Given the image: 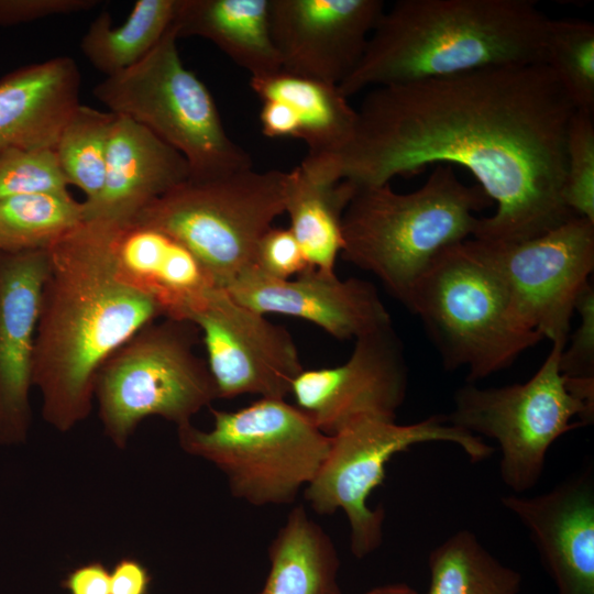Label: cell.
<instances>
[{"instance_id":"31","label":"cell","mask_w":594,"mask_h":594,"mask_svg":"<svg viewBox=\"0 0 594 594\" xmlns=\"http://www.w3.org/2000/svg\"><path fill=\"white\" fill-rule=\"evenodd\" d=\"M563 201L575 216L594 222V118L575 111L566 133Z\"/></svg>"},{"instance_id":"7","label":"cell","mask_w":594,"mask_h":594,"mask_svg":"<svg viewBox=\"0 0 594 594\" xmlns=\"http://www.w3.org/2000/svg\"><path fill=\"white\" fill-rule=\"evenodd\" d=\"M173 25L139 63L105 77L94 96L107 110L142 124L179 152L190 179H210L253 167L228 135L212 95L185 67Z\"/></svg>"},{"instance_id":"30","label":"cell","mask_w":594,"mask_h":594,"mask_svg":"<svg viewBox=\"0 0 594 594\" xmlns=\"http://www.w3.org/2000/svg\"><path fill=\"white\" fill-rule=\"evenodd\" d=\"M543 64L576 111L594 113V24L583 19H549Z\"/></svg>"},{"instance_id":"29","label":"cell","mask_w":594,"mask_h":594,"mask_svg":"<svg viewBox=\"0 0 594 594\" xmlns=\"http://www.w3.org/2000/svg\"><path fill=\"white\" fill-rule=\"evenodd\" d=\"M116 114L79 105L55 144L54 151L68 183L79 188L94 204L99 197L106 173L108 143Z\"/></svg>"},{"instance_id":"16","label":"cell","mask_w":594,"mask_h":594,"mask_svg":"<svg viewBox=\"0 0 594 594\" xmlns=\"http://www.w3.org/2000/svg\"><path fill=\"white\" fill-rule=\"evenodd\" d=\"M240 304L262 314L307 320L339 340L358 339L392 324L376 287L356 277L340 279L312 267L277 279L255 266L226 287Z\"/></svg>"},{"instance_id":"10","label":"cell","mask_w":594,"mask_h":594,"mask_svg":"<svg viewBox=\"0 0 594 594\" xmlns=\"http://www.w3.org/2000/svg\"><path fill=\"white\" fill-rule=\"evenodd\" d=\"M566 342L554 341L540 369L527 382L480 388L468 383L454 394L448 421L497 441L499 475L514 493L540 480L546 455L562 435L594 417V397L572 388L559 367Z\"/></svg>"},{"instance_id":"20","label":"cell","mask_w":594,"mask_h":594,"mask_svg":"<svg viewBox=\"0 0 594 594\" xmlns=\"http://www.w3.org/2000/svg\"><path fill=\"white\" fill-rule=\"evenodd\" d=\"M189 177L188 163L179 152L142 124L116 114L103 186L94 204H84L85 220L132 219Z\"/></svg>"},{"instance_id":"27","label":"cell","mask_w":594,"mask_h":594,"mask_svg":"<svg viewBox=\"0 0 594 594\" xmlns=\"http://www.w3.org/2000/svg\"><path fill=\"white\" fill-rule=\"evenodd\" d=\"M427 594H517L521 574L501 563L470 530H460L428 558Z\"/></svg>"},{"instance_id":"32","label":"cell","mask_w":594,"mask_h":594,"mask_svg":"<svg viewBox=\"0 0 594 594\" xmlns=\"http://www.w3.org/2000/svg\"><path fill=\"white\" fill-rule=\"evenodd\" d=\"M54 148L9 150L0 155V199L68 191Z\"/></svg>"},{"instance_id":"19","label":"cell","mask_w":594,"mask_h":594,"mask_svg":"<svg viewBox=\"0 0 594 594\" xmlns=\"http://www.w3.org/2000/svg\"><path fill=\"white\" fill-rule=\"evenodd\" d=\"M559 594H594V480L588 468L534 497L503 496Z\"/></svg>"},{"instance_id":"28","label":"cell","mask_w":594,"mask_h":594,"mask_svg":"<svg viewBox=\"0 0 594 594\" xmlns=\"http://www.w3.org/2000/svg\"><path fill=\"white\" fill-rule=\"evenodd\" d=\"M82 221L84 202L69 191L0 199V252L47 250Z\"/></svg>"},{"instance_id":"24","label":"cell","mask_w":594,"mask_h":594,"mask_svg":"<svg viewBox=\"0 0 594 594\" xmlns=\"http://www.w3.org/2000/svg\"><path fill=\"white\" fill-rule=\"evenodd\" d=\"M267 557V576L256 594H341L336 546L302 505L289 512Z\"/></svg>"},{"instance_id":"25","label":"cell","mask_w":594,"mask_h":594,"mask_svg":"<svg viewBox=\"0 0 594 594\" xmlns=\"http://www.w3.org/2000/svg\"><path fill=\"white\" fill-rule=\"evenodd\" d=\"M285 212L288 228L310 267L334 274L343 246L342 218L358 186L349 180L326 183L311 178L299 166L288 172Z\"/></svg>"},{"instance_id":"36","label":"cell","mask_w":594,"mask_h":594,"mask_svg":"<svg viewBox=\"0 0 594 594\" xmlns=\"http://www.w3.org/2000/svg\"><path fill=\"white\" fill-rule=\"evenodd\" d=\"M69 594H110V572L100 561H91L72 570L62 581Z\"/></svg>"},{"instance_id":"6","label":"cell","mask_w":594,"mask_h":594,"mask_svg":"<svg viewBox=\"0 0 594 594\" xmlns=\"http://www.w3.org/2000/svg\"><path fill=\"white\" fill-rule=\"evenodd\" d=\"M213 426L177 428L180 448L218 468L231 494L254 506L286 505L316 476L331 437L296 405L260 398L238 410L210 408Z\"/></svg>"},{"instance_id":"35","label":"cell","mask_w":594,"mask_h":594,"mask_svg":"<svg viewBox=\"0 0 594 594\" xmlns=\"http://www.w3.org/2000/svg\"><path fill=\"white\" fill-rule=\"evenodd\" d=\"M99 3V0H0V26L88 11Z\"/></svg>"},{"instance_id":"38","label":"cell","mask_w":594,"mask_h":594,"mask_svg":"<svg viewBox=\"0 0 594 594\" xmlns=\"http://www.w3.org/2000/svg\"><path fill=\"white\" fill-rule=\"evenodd\" d=\"M364 594H419V593L406 584L397 583V584L377 586L365 592Z\"/></svg>"},{"instance_id":"4","label":"cell","mask_w":594,"mask_h":594,"mask_svg":"<svg viewBox=\"0 0 594 594\" xmlns=\"http://www.w3.org/2000/svg\"><path fill=\"white\" fill-rule=\"evenodd\" d=\"M493 201L463 184L452 165H436L418 189L359 187L342 218V257L376 276L405 305L409 292L444 249L473 237L479 212Z\"/></svg>"},{"instance_id":"8","label":"cell","mask_w":594,"mask_h":594,"mask_svg":"<svg viewBox=\"0 0 594 594\" xmlns=\"http://www.w3.org/2000/svg\"><path fill=\"white\" fill-rule=\"evenodd\" d=\"M200 332L185 320L153 321L100 367L95 397L105 433L119 448L145 418L182 427L218 398L206 360L196 353Z\"/></svg>"},{"instance_id":"2","label":"cell","mask_w":594,"mask_h":594,"mask_svg":"<svg viewBox=\"0 0 594 594\" xmlns=\"http://www.w3.org/2000/svg\"><path fill=\"white\" fill-rule=\"evenodd\" d=\"M47 250L32 380L44 420L67 432L90 414L107 359L163 316L116 278L101 221H82Z\"/></svg>"},{"instance_id":"22","label":"cell","mask_w":594,"mask_h":594,"mask_svg":"<svg viewBox=\"0 0 594 594\" xmlns=\"http://www.w3.org/2000/svg\"><path fill=\"white\" fill-rule=\"evenodd\" d=\"M177 36L212 42L251 77L282 70L270 28V0H179Z\"/></svg>"},{"instance_id":"3","label":"cell","mask_w":594,"mask_h":594,"mask_svg":"<svg viewBox=\"0 0 594 594\" xmlns=\"http://www.w3.org/2000/svg\"><path fill=\"white\" fill-rule=\"evenodd\" d=\"M549 19L530 0H399L384 11L339 89L450 77L543 63Z\"/></svg>"},{"instance_id":"12","label":"cell","mask_w":594,"mask_h":594,"mask_svg":"<svg viewBox=\"0 0 594 594\" xmlns=\"http://www.w3.org/2000/svg\"><path fill=\"white\" fill-rule=\"evenodd\" d=\"M474 241L521 321L542 338L566 342L576 300L594 268V222L573 216L527 240Z\"/></svg>"},{"instance_id":"5","label":"cell","mask_w":594,"mask_h":594,"mask_svg":"<svg viewBox=\"0 0 594 594\" xmlns=\"http://www.w3.org/2000/svg\"><path fill=\"white\" fill-rule=\"evenodd\" d=\"M405 306L422 321L446 369L466 367L471 384L510 366L543 339L521 321L473 238L441 251Z\"/></svg>"},{"instance_id":"15","label":"cell","mask_w":594,"mask_h":594,"mask_svg":"<svg viewBox=\"0 0 594 594\" xmlns=\"http://www.w3.org/2000/svg\"><path fill=\"white\" fill-rule=\"evenodd\" d=\"M384 11L382 0H270L282 70L339 86L359 65Z\"/></svg>"},{"instance_id":"17","label":"cell","mask_w":594,"mask_h":594,"mask_svg":"<svg viewBox=\"0 0 594 594\" xmlns=\"http://www.w3.org/2000/svg\"><path fill=\"white\" fill-rule=\"evenodd\" d=\"M48 250L0 252V444L26 440L30 391Z\"/></svg>"},{"instance_id":"14","label":"cell","mask_w":594,"mask_h":594,"mask_svg":"<svg viewBox=\"0 0 594 594\" xmlns=\"http://www.w3.org/2000/svg\"><path fill=\"white\" fill-rule=\"evenodd\" d=\"M407 385L403 344L391 324L355 339L344 363L304 369L290 395L315 426L332 437L363 417L396 420Z\"/></svg>"},{"instance_id":"21","label":"cell","mask_w":594,"mask_h":594,"mask_svg":"<svg viewBox=\"0 0 594 594\" xmlns=\"http://www.w3.org/2000/svg\"><path fill=\"white\" fill-rule=\"evenodd\" d=\"M80 73L68 56L21 66L0 78V155L54 148L80 105Z\"/></svg>"},{"instance_id":"1","label":"cell","mask_w":594,"mask_h":594,"mask_svg":"<svg viewBox=\"0 0 594 594\" xmlns=\"http://www.w3.org/2000/svg\"><path fill=\"white\" fill-rule=\"evenodd\" d=\"M575 111L543 63L376 87L356 109L350 143L302 165L321 180L358 187L389 184L430 165H460L496 204L472 238L522 241L575 216L563 201Z\"/></svg>"},{"instance_id":"18","label":"cell","mask_w":594,"mask_h":594,"mask_svg":"<svg viewBox=\"0 0 594 594\" xmlns=\"http://www.w3.org/2000/svg\"><path fill=\"white\" fill-rule=\"evenodd\" d=\"M99 221L116 278L156 304L163 318L188 321L218 286L198 257L167 232L136 218Z\"/></svg>"},{"instance_id":"11","label":"cell","mask_w":594,"mask_h":594,"mask_svg":"<svg viewBox=\"0 0 594 594\" xmlns=\"http://www.w3.org/2000/svg\"><path fill=\"white\" fill-rule=\"evenodd\" d=\"M443 441L458 444L471 459H488L495 449L481 437L435 415L410 425L396 420L363 417L331 437L327 457L314 480L304 488V498L319 515L344 512L350 528V549L362 559L383 540L385 512L367 505L371 493L386 476V465L397 453L415 444Z\"/></svg>"},{"instance_id":"9","label":"cell","mask_w":594,"mask_h":594,"mask_svg":"<svg viewBox=\"0 0 594 594\" xmlns=\"http://www.w3.org/2000/svg\"><path fill=\"white\" fill-rule=\"evenodd\" d=\"M288 172L252 168L210 179H188L134 218L183 243L226 288L254 266L256 248L285 212Z\"/></svg>"},{"instance_id":"13","label":"cell","mask_w":594,"mask_h":594,"mask_svg":"<svg viewBox=\"0 0 594 594\" xmlns=\"http://www.w3.org/2000/svg\"><path fill=\"white\" fill-rule=\"evenodd\" d=\"M205 344L218 398L285 399L302 372L298 349L282 326L215 287L189 317Z\"/></svg>"},{"instance_id":"37","label":"cell","mask_w":594,"mask_h":594,"mask_svg":"<svg viewBox=\"0 0 594 594\" xmlns=\"http://www.w3.org/2000/svg\"><path fill=\"white\" fill-rule=\"evenodd\" d=\"M151 574L136 559L119 560L110 572V594H148Z\"/></svg>"},{"instance_id":"23","label":"cell","mask_w":594,"mask_h":594,"mask_svg":"<svg viewBox=\"0 0 594 594\" xmlns=\"http://www.w3.org/2000/svg\"><path fill=\"white\" fill-rule=\"evenodd\" d=\"M250 87L261 101L279 100L292 109L298 124L297 139L308 147L306 157L333 156L352 140L358 112L339 86L280 70L251 77Z\"/></svg>"},{"instance_id":"33","label":"cell","mask_w":594,"mask_h":594,"mask_svg":"<svg viewBox=\"0 0 594 594\" xmlns=\"http://www.w3.org/2000/svg\"><path fill=\"white\" fill-rule=\"evenodd\" d=\"M575 311L581 321L569 348L563 349L559 367L562 375L576 380H594V289L588 283L581 292Z\"/></svg>"},{"instance_id":"26","label":"cell","mask_w":594,"mask_h":594,"mask_svg":"<svg viewBox=\"0 0 594 594\" xmlns=\"http://www.w3.org/2000/svg\"><path fill=\"white\" fill-rule=\"evenodd\" d=\"M179 0H138L129 16L114 26L111 14L101 12L80 41L87 61L106 77L142 61L173 25Z\"/></svg>"},{"instance_id":"34","label":"cell","mask_w":594,"mask_h":594,"mask_svg":"<svg viewBox=\"0 0 594 594\" xmlns=\"http://www.w3.org/2000/svg\"><path fill=\"white\" fill-rule=\"evenodd\" d=\"M254 266L265 275L283 280L310 267L292 231L276 227L270 228L260 240Z\"/></svg>"}]
</instances>
